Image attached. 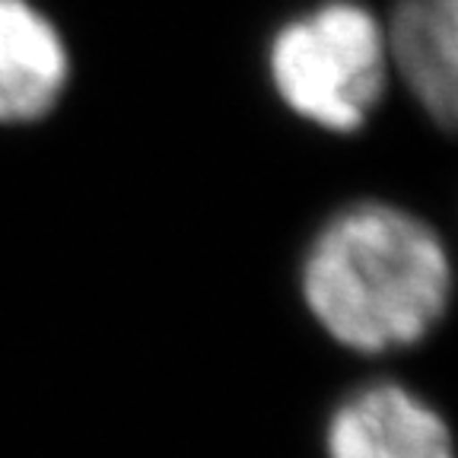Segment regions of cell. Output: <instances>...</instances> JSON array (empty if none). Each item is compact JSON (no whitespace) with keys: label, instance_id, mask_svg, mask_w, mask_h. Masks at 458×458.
I'll use <instances>...</instances> for the list:
<instances>
[{"label":"cell","instance_id":"1","mask_svg":"<svg viewBox=\"0 0 458 458\" xmlns=\"http://www.w3.org/2000/svg\"><path fill=\"white\" fill-rule=\"evenodd\" d=\"M302 293L335 341L363 353L411 347L433 331L452 296L439 236L392 204H353L309 245Z\"/></svg>","mask_w":458,"mask_h":458},{"label":"cell","instance_id":"2","mask_svg":"<svg viewBox=\"0 0 458 458\" xmlns=\"http://www.w3.org/2000/svg\"><path fill=\"white\" fill-rule=\"evenodd\" d=\"M388 42L376 16L328 0L286 22L271 45V80L296 114L328 131H360L386 89Z\"/></svg>","mask_w":458,"mask_h":458},{"label":"cell","instance_id":"3","mask_svg":"<svg viewBox=\"0 0 458 458\" xmlns=\"http://www.w3.org/2000/svg\"><path fill=\"white\" fill-rule=\"evenodd\" d=\"M325 449L328 458H458L437 408L394 382L344 398L328 420Z\"/></svg>","mask_w":458,"mask_h":458},{"label":"cell","instance_id":"4","mask_svg":"<svg viewBox=\"0 0 458 458\" xmlns=\"http://www.w3.org/2000/svg\"><path fill=\"white\" fill-rule=\"evenodd\" d=\"M388 48L429 118L458 131V0H401Z\"/></svg>","mask_w":458,"mask_h":458},{"label":"cell","instance_id":"5","mask_svg":"<svg viewBox=\"0 0 458 458\" xmlns=\"http://www.w3.org/2000/svg\"><path fill=\"white\" fill-rule=\"evenodd\" d=\"M71 73L55 22L29 0H0V122L51 112Z\"/></svg>","mask_w":458,"mask_h":458}]
</instances>
